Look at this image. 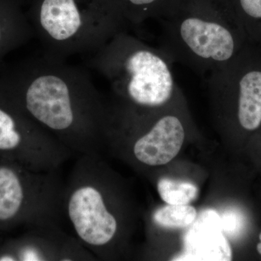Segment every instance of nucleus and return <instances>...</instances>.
Here are the masks:
<instances>
[{"label": "nucleus", "instance_id": "f257e3e1", "mask_svg": "<svg viewBox=\"0 0 261 261\" xmlns=\"http://www.w3.org/2000/svg\"><path fill=\"white\" fill-rule=\"evenodd\" d=\"M0 72V90L62 145L90 148L109 129L111 113L90 75L66 59L43 51Z\"/></svg>", "mask_w": 261, "mask_h": 261}, {"label": "nucleus", "instance_id": "0eeeda50", "mask_svg": "<svg viewBox=\"0 0 261 261\" xmlns=\"http://www.w3.org/2000/svg\"><path fill=\"white\" fill-rule=\"evenodd\" d=\"M185 139V128L181 118L168 114L136 141L134 154L140 162L148 166L167 164L181 149Z\"/></svg>", "mask_w": 261, "mask_h": 261}, {"label": "nucleus", "instance_id": "423d86ee", "mask_svg": "<svg viewBox=\"0 0 261 261\" xmlns=\"http://www.w3.org/2000/svg\"><path fill=\"white\" fill-rule=\"evenodd\" d=\"M183 240V253L172 260H232L231 246L223 232L220 215L216 211H202L190 225Z\"/></svg>", "mask_w": 261, "mask_h": 261}, {"label": "nucleus", "instance_id": "f03ea898", "mask_svg": "<svg viewBox=\"0 0 261 261\" xmlns=\"http://www.w3.org/2000/svg\"><path fill=\"white\" fill-rule=\"evenodd\" d=\"M162 25L160 49L172 63L207 75L235 58L247 36L229 0H181Z\"/></svg>", "mask_w": 261, "mask_h": 261}, {"label": "nucleus", "instance_id": "20e7f679", "mask_svg": "<svg viewBox=\"0 0 261 261\" xmlns=\"http://www.w3.org/2000/svg\"><path fill=\"white\" fill-rule=\"evenodd\" d=\"M87 58V66L102 75L130 108L163 107L180 92L171 59L128 31L120 32Z\"/></svg>", "mask_w": 261, "mask_h": 261}, {"label": "nucleus", "instance_id": "4468645a", "mask_svg": "<svg viewBox=\"0 0 261 261\" xmlns=\"http://www.w3.org/2000/svg\"><path fill=\"white\" fill-rule=\"evenodd\" d=\"M223 232L230 238L238 237L245 228V218L238 211L231 210L220 216Z\"/></svg>", "mask_w": 261, "mask_h": 261}, {"label": "nucleus", "instance_id": "39448f33", "mask_svg": "<svg viewBox=\"0 0 261 261\" xmlns=\"http://www.w3.org/2000/svg\"><path fill=\"white\" fill-rule=\"evenodd\" d=\"M66 212L75 234L87 247L99 252L116 236V218L107 205L99 183V173L83 174L67 195Z\"/></svg>", "mask_w": 261, "mask_h": 261}, {"label": "nucleus", "instance_id": "ddd939ff", "mask_svg": "<svg viewBox=\"0 0 261 261\" xmlns=\"http://www.w3.org/2000/svg\"><path fill=\"white\" fill-rule=\"evenodd\" d=\"M197 217L195 207L189 205H168L155 211L154 222L161 227L185 228L189 227Z\"/></svg>", "mask_w": 261, "mask_h": 261}, {"label": "nucleus", "instance_id": "f8f14e48", "mask_svg": "<svg viewBox=\"0 0 261 261\" xmlns=\"http://www.w3.org/2000/svg\"><path fill=\"white\" fill-rule=\"evenodd\" d=\"M158 191L168 205H188L198 196V188L193 184L167 178L159 180Z\"/></svg>", "mask_w": 261, "mask_h": 261}, {"label": "nucleus", "instance_id": "9d476101", "mask_svg": "<svg viewBox=\"0 0 261 261\" xmlns=\"http://www.w3.org/2000/svg\"><path fill=\"white\" fill-rule=\"evenodd\" d=\"M132 28L140 27L148 19L161 20L176 9L181 0H111Z\"/></svg>", "mask_w": 261, "mask_h": 261}, {"label": "nucleus", "instance_id": "1a4fd4ad", "mask_svg": "<svg viewBox=\"0 0 261 261\" xmlns=\"http://www.w3.org/2000/svg\"><path fill=\"white\" fill-rule=\"evenodd\" d=\"M34 37L19 0H0V70L5 57Z\"/></svg>", "mask_w": 261, "mask_h": 261}, {"label": "nucleus", "instance_id": "6e6552de", "mask_svg": "<svg viewBox=\"0 0 261 261\" xmlns=\"http://www.w3.org/2000/svg\"><path fill=\"white\" fill-rule=\"evenodd\" d=\"M54 138L34 123L0 90V150H12L25 138Z\"/></svg>", "mask_w": 261, "mask_h": 261}, {"label": "nucleus", "instance_id": "7ed1b4c3", "mask_svg": "<svg viewBox=\"0 0 261 261\" xmlns=\"http://www.w3.org/2000/svg\"><path fill=\"white\" fill-rule=\"evenodd\" d=\"M43 51L87 57L132 28L111 0H32L27 13Z\"/></svg>", "mask_w": 261, "mask_h": 261}, {"label": "nucleus", "instance_id": "2eb2a0df", "mask_svg": "<svg viewBox=\"0 0 261 261\" xmlns=\"http://www.w3.org/2000/svg\"><path fill=\"white\" fill-rule=\"evenodd\" d=\"M259 238H260V243L257 244V251H258L259 253H260L261 255V233H260V236H259Z\"/></svg>", "mask_w": 261, "mask_h": 261}, {"label": "nucleus", "instance_id": "9b49d317", "mask_svg": "<svg viewBox=\"0 0 261 261\" xmlns=\"http://www.w3.org/2000/svg\"><path fill=\"white\" fill-rule=\"evenodd\" d=\"M25 191L17 173L11 168L0 167V221L15 217L23 206Z\"/></svg>", "mask_w": 261, "mask_h": 261}]
</instances>
